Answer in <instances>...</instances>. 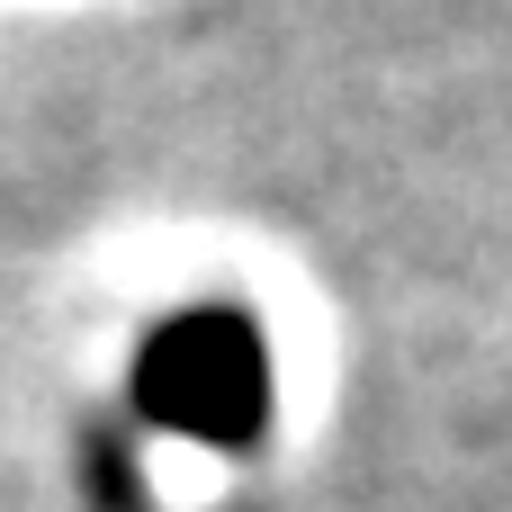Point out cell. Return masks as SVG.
<instances>
[{
  "instance_id": "cell-1",
  "label": "cell",
  "mask_w": 512,
  "mask_h": 512,
  "mask_svg": "<svg viewBox=\"0 0 512 512\" xmlns=\"http://www.w3.org/2000/svg\"><path fill=\"white\" fill-rule=\"evenodd\" d=\"M126 405L153 432H180V441H207V450H252L270 432V342H261V324L234 315V306L171 315L135 351Z\"/></svg>"
}]
</instances>
